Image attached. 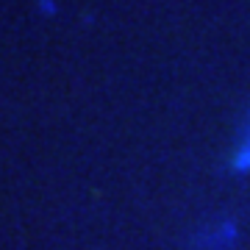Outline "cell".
<instances>
[{"mask_svg": "<svg viewBox=\"0 0 250 250\" xmlns=\"http://www.w3.org/2000/svg\"><path fill=\"white\" fill-rule=\"evenodd\" d=\"M239 242V225L231 217L203 225L192 239V250H233Z\"/></svg>", "mask_w": 250, "mask_h": 250, "instance_id": "obj_1", "label": "cell"}, {"mask_svg": "<svg viewBox=\"0 0 250 250\" xmlns=\"http://www.w3.org/2000/svg\"><path fill=\"white\" fill-rule=\"evenodd\" d=\"M228 170L233 175H250V108L239 123V131H236V139L231 147V159H228Z\"/></svg>", "mask_w": 250, "mask_h": 250, "instance_id": "obj_2", "label": "cell"}]
</instances>
